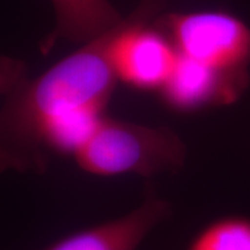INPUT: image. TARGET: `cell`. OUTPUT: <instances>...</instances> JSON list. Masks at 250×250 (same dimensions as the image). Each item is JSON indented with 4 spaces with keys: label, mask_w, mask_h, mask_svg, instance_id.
Masks as SVG:
<instances>
[{
    "label": "cell",
    "mask_w": 250,
    "mask_h": 250,
    "mask_svg": "<svg viewBox=\"0 0 250 250\" xmlns=\"http://www.w3.org/2000/svg\"><path fill=\"white\" fill-rule=\"evenodd\" d=\"M55 13L52 30L41 40L39 49L46 56L62 41L83 45L103 35L124 17L110 0H50Z\"/></svg>",
    "instance_id": "8992f818"
},
{
    "label": "cell",
    "mask_w": 250,
    "mask_h": 250,
    "mask_svg": "<svg viewBox=\"0 0 250 250\" xmlns=\"http://www.w3.org/2000/svg\"><path fill=\"white\" fill-rule=\"evenodd\" d=\"M250 86V76H240L179 55L169 79L159 90L171 110L192 114L239 102Z\"/></svg>",
    "instance_id": "277c9868"
},
{
    "label": "cell",
    "mask_w": 250,
    "mask_h": 250,
    "mask_svg": "<svg viewBox=\"0 0 250 250\" xmlns=\"http://www.w3.org/2000/svg\"><path fill=\"white\" fill-rule=\"evenodd\" d=\"M187 250H250V218L215 219L196 234Z\"/></svg>",
    "instance_id": "52a82bcc"
},
{
    "label": "cell",
    "mask_w": 250,
    "mask_h": 250,
    "mask_svg": "<svg viewBox=\"0 0 250 250\" xmlns=\"http://www.w3.org/2000/svg\"><path fill=\"white\" fill-rule=\"evenodd\" d=\"M154 26L179 55L240 76H250V26L224 11L165 12Z\"/></svg>",
    "instance_id": "3957f363"
},
{
    "label": "cell",
    "mask_w": 250,
    "mask_h": 250,
    "mask_svg": "<svg viewBox=\"0 0 250 250\" xmlns=\"http://www.w3.org/2000/svg\"><path fill=\"white\" fill-rule=\"evenodd\" d=\"M142 4L107 33L35 78L26 62L1 56L0 169L43 175L50 154L71 155L87 138L120 83L114 49Z\"/></svg>",
    "instance_id": "6da1fadb"
},
{
    "label": "cell",
    "mask_w": 250,
    "mask_h": 250,
    "mask_svg": "<svg viewBox=\"0 0 250 250\" xmlns=\"http://www.w3.org/2000/svg\"><path fill=\"white\" fill-rule=\"evenodd\" d=\"M171 212L169 201L149 193L126 213L72 233L44 250H138Z\"/></svg>",
    "instance_id": "5b68a950"
},
{
    "label": "cell",
    "mask_w": 250,
    "mask_h": 250,
    "mask_svg": "<svg viewBox=\"0 0 250 250\" xmlns=\"http://www.w3.org/2000/svg\"><path fill=\"white\" fill-rule=\"evenodd\" d=\"M78 168L99 177L175 175L186 166L188 146L173 127L118 120L107 114L72 154Z\"/></svg>",
    "instance_id": "7a4b0ae2"
}]
</instances>
